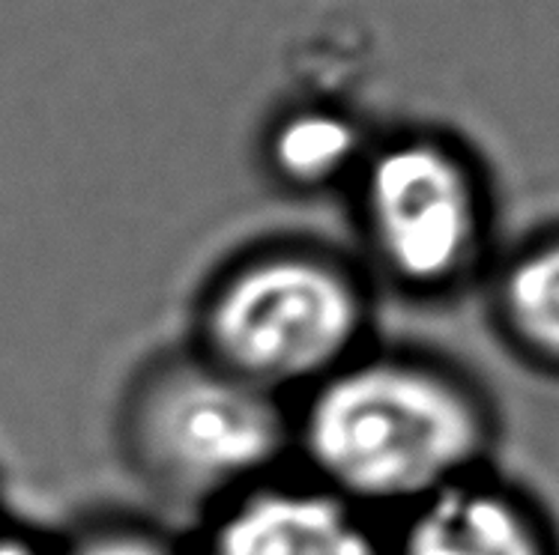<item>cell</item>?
Returning <instances> with one entry per match:
<instances>
[{
    "mask_svg": "<svg viewBox=\"0 0 559 555\" xmlns=\"http://www.w3.org/2000/svg\"><path fill=\"white\" fill-rule=\"evenodd\" d=\"M493 307L526 359L559 371V230L514 251L497 278Z\"/></svg>",
    "mask_w": 559,
    "mask_h": 555,
    "instance_id": "ba28073f",
    "label": "cell"
},
{
    "mask_svg": "<svg viewBox=\"0 0 559 555\" xmlns=\"http://www.w3.org/2000/svg\"><path fill=\"white\" fill-rule=\"evenodd\" d=\"M120 448L156 499L198 522L294 469L290 403L246 386L186 343L132 379Z\"/></svg>",
    "mask_w": 559,
    "mask_h": 555,
    "instance_id": "3957f363",
    "label": "cell"
},
{
    "mask_svg": "<svg viewBox=\"0 0 559 555\" xmlns=\"http://www.w3.org/2000/svg\"><path fill=\"white\" fill-rule=\"evenodd\" d=\"M366 149L354 120L323 108H306L275 123L263 147V165L282 192H344Z\"/></svg>",
    "mask_w": 559,
    "mask_h": 555,
    "instance_id": "52a82bcc",
    "label": "cell"
},
{
    "mask_svg": "<svg viewBox=\"0 0 559 555\" xmlns=\"http://www.w3.org/2000/svg\"><path fill=\"white\" fill-rule=\"evenodd\" d=\"M344 194L371 281L407 295H445L485 261L491 197L476 165L440 137L368 144Z\"/></svg>",
    "mask_w": 559,
    "mask_h": 555,
    "instance_id": "277c9868",
    "label": "cell"
},
{
    "mask_svg": "<svg viewBox=\"0 0 559 555\" xmlns=\"http://www.w3.org/2000/svg\"><path fill=\"white\" fill-rule=\"evenodd\" d=\"M194 555H389L386 522L294 469L194 522Z\"/></svg>",
    "mask_w": 559,
    "mask_h": 555,
    "instance_id": "5b68a950",
    "label": "cell"
},
{
    "mask_svg": "<svg viewBox=\"0 0 559 555\" xmlns=\"http://www.w3.org/2000/svg\"><path fill=\"white\" fill-rule=\"evenodd\" d=\"M386 538L389 555H559L542 510L485 472L389 520Z\"/></svg>",
    "mask_w": 559,
    "mask_h": 555,
    "instance_id": "8992f818",
    "label": "cell"
},
{
    "mask_svg": "<svg viewBox=\"0 0 559 555\" xmlns=\"http://www.w3.org/2000/svg\"><path fill=\"white\" fill-rule=\"evenodd\" d=\"M290 424L294 472L380 522L485 472L497 433L469 376L374 343L290 403Z\"/></svg>",
    "mask_w": 559,
    "mask_h": 555,
    "instance_id": "6da1fadb",
    "label": "cell"
},
{
    "mask_svg": "<svg viewBox=\"0 0 559 555\" xmlns=\"http://www.w3.org/2000/svg\"><path fill=\"white\" fill-rule=\"evenodd\" d=\"M51 555H194L189 534H177L168 526L108 510L75 522L67 534L51 541Z\"/></svg>",
    "mask_w": 559,
    "mask_h": 555,
    "instance_id": "9c48e42d",
    "label": "cell"
},
{
    "mask_svg": "<svg viewBox=\"0 0 559 555\" xmlns=\"http://www.w3.org/2000/svg\"><path fill=\"white\" fill-rule=\"evenodd\" d=\"M0 555H51V541L15 522L0 520Z\"/></svg>",
    "mask_w": 559,
    "mask_h": 555,
    "instance_id": "30bf717a",
    "label": "cell"
},
{
    "mask_svg": "<svg viewBox=\"0 0 559 555\" xmlns=\"http://www.w3.org/2000/svg\"><path fill=\"white\" fill-rule=\"evenodd\" d=\"M374 281L314 239H266L201 287L192 347L263 395L297 403L371 347Z\"/></svg>",
    "mask_w": 559,
    "mask_h": 555,
    "instance_id": "7a4b0ae2",
    "label": "cell"
}]
</instances>
